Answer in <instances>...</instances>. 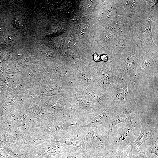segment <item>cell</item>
<instances>
[{"label": "cell", "mask_w": 158, "mask_h": 158, "mask_svg": "<svg viewBox=\"0 0 158 158\" xmlns=\"http://www.w3.org/2000/svg\"><path fill=\"white\" fill-rule=\"evenodd\" d=\"M81 135L86 150L92 153H99L107 150L111 144L109 134H102L93 128H85L81 126Z\"/></svg>", "instance_id": "obj_1"}, {"label": "cell", "mask_w": 158, "mask_h": 158, "mask_svg": "<svg viewBox=\"0 0 158 158\" xmlns=\"http://www.w3.org/2000/svg\"><path fill=\"white\" fill-rule=\"evenodd\" d=\"M132 120L122 123L117 128L109 131L111 143L117 148L124 150V147L134 141L135 125Z\"/></svg>", "instance_id": "obj_2"}, {"label": "cell", "mask_w": 158, "mask_h": 158, "mask_svg": "<svg viewBox=\"0 0 158 158\" xmlns=\"http://www.w3.org/2000/svg\"><path fill=\"white\" fill-rule=\"evenodd\" d=\"M81 126L71 130L55 133L54 138L56 141L64 144L86 150L81 135Z\"/></svg>", "instance_id": "obj_3"}, {"label": "cell", "mask_w": 158, "mask_h": 158, "mask_svg": "<svg viewBox=\"0 0 158 158\" xmlns=\"http://www.w3.org/2000/svg\"><path fill=\"white\" fill-rule=\"evenodd\" d=\"M141 128L138 137L130 145V147L124 151L127 155H132L135 153L141 145L151 138L157 133V128L152 127L147 123L145 118L140 119Z\"/></svg>", "instance_id": "obj_4"}, {"label": "cell", "mask_w": 158, "mask_h": 158, "mask_svg": "<svg viewBox=\"0 0 158 158\" xmlns=\"http://www.w3.org/2000/svg\"><path fill=\"white\" fill-rule=\"evenodd\" d=\"M111 114L110 109L107 108L100 114L93 117L89 123L81 127L85 128H97L102 134H109L110 125L114 118Z\"/></svg>", "instance_id": "obj_5"}, {"label": "cell", "mask_w": 158, "mask_h": 158, "mask_svg": "<svg viewBox=\"0 0 158 158\" xmlns=\"http://www.w3.org/2000/svg\"><path fill=\"white\" fill-rule=\"evenodd\" d=\"M98 158H124L125 153L124 150L111 145L105 151L99 153Z\"/></svg>", "instance_id": "obj_6"}, {"label": "cell", "mask_w": 158, "mask_h": 158, "mask_svg": "<svg viewBox=\"0 0 158 158\" xmlns=\"http://www.w3.org/2000/svg\"><path fill=\"white\" fill-rule=\"evenodd\" d=\"M134 118V116L128 110L123 109L116 116L112 121L110 126L109 131L111 130L116 125L132 120Z\"/></svg>", "instance_id": "obj_7"}, {"label": "cell", "mask_w": 158, "mask_h": 158, "mask_svg": "<svg viewBox=\"0 0 158 158\" xmlns=\"http://www.w3.org/2000/svg\"><path fill=\"white\" fill-rule=\"evenodd\" d=\"M158 133L151 138L150 140L149 145H148L146 152L147 154H154L158 156Z\"/></svg>", "instance_id": "obj_8"}, {"label": "cell", "mask_w": 158, "mask_h": 158, "mask_svg": "<svg viewBox=\"0 0 158 158\" xmlns=\"http://www.w3.org/2000/svg\"><path fill=\"white\" fill-rule=\"evenodd\" d=\"M73 158H98V157L95 153L80 150L75 152Z\"/></svg>", "instance_id": "obj_9"}, {"label": "cell", "mask_w": 158, "mask_h": 158, "mask_svg": "<svg viewBox=\"0 0 158 158\" xmlns=\"http://www.w3.org/2000/svg\"><path fill=\"white\" fill-rule=\"evenodd\" d=\"M124 158H148L147 154L142 151H138L132 155H127L125 154Z\"/></svg>", "instance_id": "obj_10"}, {"label": "cell", "mask_w": 158, "mask_h": 158, "mask_svg": "<svg viewBox=\"0 0 158 158\" xmlns=\"http://www.w3.org/2000/svg\"><path fill=\"white\" fill-rule=\"evenodd\" d=\"M75 152H64L56 155L55 156L51 158H73Z\"/></svg>", "instance_id": "obj_11"}, {"label": "cell", "mask_w": 158, "mask_h": 158, "mask_svg": "<svg viewBox=\"0 0 158 158\" xmlns=\"http://www.w3.org/2000/svg\"><path fill=\"white\" fill-rule=\"evenodd\" d=\"M126 89L127 87L118 90L115 96L116 99L119 100L125 97L126 93Z\"/></svg>", "instance_id": "obj_12"}, {"label": "cell", "mask_w": 158, "mask_h": 158, "mask_svg": "<svg viewBox=\"0 0 158 158\" xmlns=\"http://www.w3.org/2000/svg\"><path fill=\"white\" fill-rule=\"evenodd\" d=\"M21 22V20L19 17H16L14 23L16 25L18 26L20 25H21V23H22Z\"/></svg>", "instance_id": "obj_13"}, {"label": "cell", "mask_w": 158, "mask_h": 158, "mask_svg": "<svg viewBox=\"0 0 158 158\" xmlns=\"http://www.w3.org/2000/svg\"><path fill=\"white\" fill-rule=\"evenodd\" d=\"M94 60L97 62L99 61L100 60V56L98 54H95L94 56Z\"/></svg>", "instance_id": "obj_14"}, {"label": "cell", "mask_w": 158, "mask_h": 158, "mask_svg": "<svg viewBox=\"0 0 158 158\" xmlns=\"http://www.w3.org/2000/svg\"><path fill=\"white\" fill-rule=\"evenodd\" d=\"M101 59L104 61H106L108 59V57L106 55H103L101 56Z\"/></svg>", "instance_id": "obj_15"}, {"label": "cell", "mask_w": 158, "mask_h": 158, "mask_svg": "<svg viewBox=\"0 0 158 158\" xmlns=\"http://www.w3.org/2000/svg\"><path fill=\"white\" fill-rule=\"evenodd\" d=\"M148 158H150L149 156H148ZM157 158H158V157Z\"/></svg>", "instance_id": "obj_16"}]
</instances>
